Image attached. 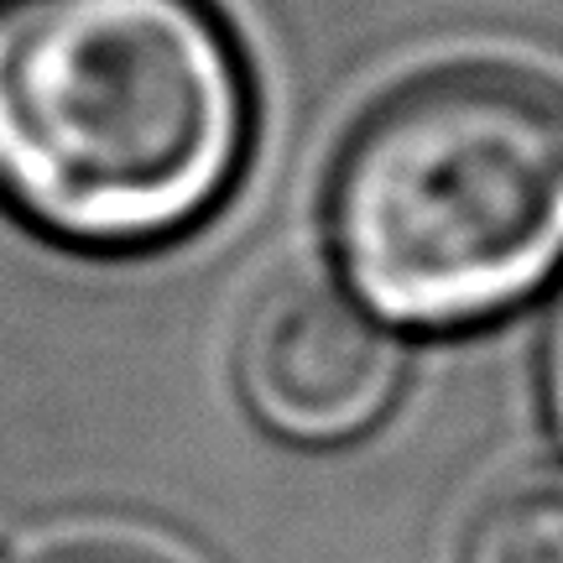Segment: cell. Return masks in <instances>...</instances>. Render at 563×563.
<instances>
[{"label": "cell", "mask_w": 563, "mask_h": 563, "mask_svg": "<svg viewBox=\"0 0 563 563\" xmlns=\"http://www.w3.org/2000/svg\"><path fill=\"white\" fill-rule=\"evenodd\" d=\"M32 563H162L152 553H136V548H115V543H74V548H53Z\"/></svg>", "instance_id": "8992f818"}, {"label": "cell", "mask_w": 563, "mask_h": 563, "mask_svg": "<svg viewBox=\"0 0 563 563\" xmlns=\"http://www.w3.org/2000/svg\"><path fill=\"white\" fill-rule=\"evenodd\" d=\"M407 350L340 277L266 282L235 334V386L262 428L329 449L371 433L402 397Z\"/></svg>", "instance_id": "3957f363"}, {"label": "cell", "mask_w": 563, "mask_h": 563, "mask_svg": "<svg viewBox=\"0 0 563 563\" xmlns=\"http://www.w3.org/2000/svg\"><path fill=\"white\" fill-rule=\"evenodd\" d=\"M251 146V63L209 0H0V199L47 241H183Z\"/></svg>", "instance_id": "6da1fadb"}, {"label": "cell", "mask_w": 563, "mask_h": 563, "mask_svg": "<svg viewBox=\"0 0 563 563\" xmlns=\"http://www.w3.org/2000/svg\"><path fill=\"white\" fill-rule=\"evenodd\" d=\"M464 563H563V470L501 485L464 538Z\"/></svg>", "instance_id": "277c9868"}, {"label": "cell", "mask_w": 563, "mask_h": 563, "mask_svg": "<svg viewBox=\"0 0 563 563\" xmlns=\"http://www.w3.org/2000/svg\"><path fill=\"white\" fill-rule=\"evenodd\" d=\"M543 407L563 439V282H559V298H553L548 323H543Z\"/></svg>", "instance_id": "5b68a950"}, {"label": "cell", "mask_w": 563, "mask_h": 563, "mask_svg": "<svg viewBox=\"0 0 563 563\" xmlns=\"http://www.w3.org/2000/svg\"><path fill=\"white\" fill-rule=\"evenodd\" d=\"M334 277L402 334H464L563 277V84L460 58L361 110L323 188Z\"/></svg>", "instance_id": "7a4b0ae2"}]
</instances>
